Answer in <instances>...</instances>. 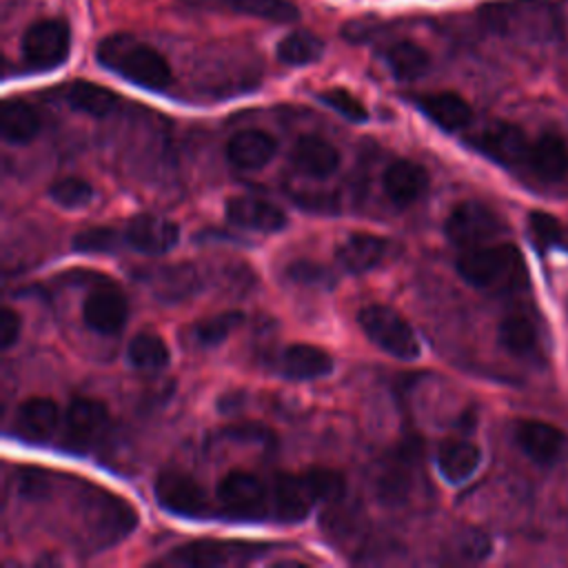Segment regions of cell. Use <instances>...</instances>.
<instances>
[{
	"instance_id": "2",
	"label": "cell",
	"mask_w": 568,
	"mask_h": 568,
	"mask_svg": "<svg viewBox=\"0 0 568 568\" xmlns=\"http://www.w3.org/2000/svg\"><path fill=\"white\" fill-rule=\"evenodd\" d=\"M524 257L515 244L464 248L455 268L475 288H519L526 277Z\"/></svg>"
},
{
	"instance_id": "41",
	"label": "cell",
	"mask_w": 568,
	"mask_h": 568,
	"mask_svg": "<svg viewBox=\"0 0 568 568\" xmlns=\"http://www.w3.org/2000/svg\"><path fill=\"white\" fill-rule=\"evenodd\" d=\"M490 537L481 530H464L455 544H453V552L457 559L462 561H470V564H477V561H484L488 555H490Z\"/></svg>"
},
{
	"instance_id": "23",
	"label": "cell",
	"mask_w": 568,
	"mask_h": 568,
	"mask_svg": "<svg viewBox=\"0 0 568 568\" xmlns=\"http://www.w3.org/2000/svg\"><path fill=\"white\" fill-rule=\"evenodd\" d=\"M386 255V240L371 233L348 235L335 251L339 266L348 273L373 271Z\"/></svg>"
},
{
	"instance_id": "24",
	"label": "cell",
	"mask_w": 568,
	"mask_h": 568,
	"mask_svg": "<svg viewBox=\"0 0 568 568\" xmlns=\"http://www.w3.org/2000/svg\"><path fill=\"white\" fill-rule=\"evenodd\" d=\"M109 422V410L100 399L93 397H75L64 415V426L67 435L73 442L87 444L95 439Z\"/></svg>"
},
{
	"instance_id": "26",
	"label": "cell",
	"mask_w": 568,
	"mask_h": 568,
	"mask_svg": "<svg viewBox=\"0 0 568 568\" xmlns=\"http://www.w3.org/2000/svg\"><path fill=\"white\" fill-rule=\"evenodd\" d=\"M481 453L473 442L448 439L437 450V468L450 484H462L479 468Z\"/></svg>"
},
{
	"instance_id": "8",
	"label": "cell",
	"mask_w": 568,
	"mask_h": 568,
	"mask_svg": "<svg viewBox=\"0 0 568 568\" xmlns=\"http://www.w3.org/2000/svg\"><path fill=\"white\" fill-rule=\"evenodd\" d=\"M473 144L488 155L490 160L506 164V166H515V164H524L528 158V149L530 142L526 138V133L510 124V122H493L486 129H481L475 138Z\"/></svg>"
},
{
	"instance_id": "28",
	"label": "cell",
	"mask_w": 568,
	"mask_h": 568,
	"mask_svg": "<svg viewBox=\"0 0 568 568\" xmlns=\"http://www.w3.org/2000/svg\"><path fill=\"white\" fill-rule=\"evenodd\" d=\"M64 98L71 109L82 111L93 118L109 115L118 104V95L111 89L95 84V82H87V80L71 82L64 91Z\"/></svg>"
},
{
	"instance_id": "13",
	"label": "cell",
	"mask_w": 568,
	"mask_h": 568,
	"mask_svg": "<svg viewBox=\"0 0 568 568\" xmlns=\"http://www.w3.org/2000/svg\"><path fill=\"white\" fill-rule=\"evenodd\" d=\"M248 557V546L242 544H226V541H213V539H200L191 541L186 546L175 548L166 561L175 566H193V568H213V566H226L235 564Z\"/></svg>"
},
{
	"instance_id": "6",
	"label": "cell",
	"mask_w": 568,
	"mask_h": 568,
	"mask_svg": "<svg viewBox=\"0 0 568 568\" xmlns=\"http://www.w3.org/2000/svg\"><path fill=\"white\" fill-rule=\"evenodd\" d=\"M155 497L162 508L184 517H200L209 508V497L204 488L184 473L166 470L155 479Z\"/></svg>"
},
{
	"instance_id": "19",
	"label": "cell",
	"mask_w": 568,
	"mask_h": 568,
	"mask_svg": "<svg viewBox=\"0 0 568 568\" xmlns=\"http://www.w3.org/2000/svg\"><path fill=\"white\" fill-rule=\"evenodd\" d=\"M60 410L49 397H29L16 410V430L29 442H47L58 428Z\"/></svg>"
},
{
	"instance_id": "38",
	"label": "cell",
	"mask_w": 568,
	"mask_h": 568,
	"mask_svg": "<svg viewBox=\"0 0 568 568\" xmlns=\"http://www.w3.org/2000/svg\"><path fill=\"white\" fill-rule=\"evenodd\" d=\"M315 501H337L344 497L346 490V479L342 473L333 470V468H308L306 473H302Z\"/></svg>"
},
{
	"instance_id": "44",
	"label": "cell",
	"mask_w": 568,
	"mask_h": 568,
	"mask_svg": "<svg viewBox=\"0 0 568 568\" xmlns=\"http://www.w3.org/2000/svg\"><path fill=\"white\" fill-rule=\"evenodd\" d=\"M229 437L237 439H248V442H266L271 439V430L262 424H235L224 430Z\"/></svg>"
},
{
	"instance_id": "3",
	"label": "cell",
	"mask_w": 568,
	"mask_h": 568,
	"mask_svg": "<svg viewBox=\"0 0 568 568\" xmlns=\"http://www.w3.org/2000/svg\"><path fill=\"white\" fill-rule=\"evenodd\" d=\"M357 322L366 337L377 344L384 353L397 359H417L419 357V339L413 326L390 306L386 304H368L359 308Z\"/></svg>"
},
{
	"instance_id": "29",
	"label": "cell",
	"mask_w": 568,
	"mask_h": 568,
	"mask_svg": "<svg viewBox=\"0 0 568 568\" xmlns=\"http://www.w3.org/2000/svg\"><path fill=\"white\" fill-rule=\"evenodd\" d=\"M384 60H386L390 73L402 82L422 78L430 67V55L419 44H415L410 40L393 42L384 51Z\"/></svg>"
},
{
	"instance_id": "35",
	"label": "cell",
	"mask_w": 568,
	"mask_h": 568,
	"mask_svg": "<svg viewBox=\"0 0 568 568\" xmlns=\"http://www.w3.org/2000/svg\"><path fill=\"white\" fill-rule=\"evenodd\" d=\"M231 11L268 22H293L300 11L291 0H222Z\"/></svg>"
},
{
	"instance_id": "12",
	"label": "cell",
	"mask_w": 568,
	"mask_h": 568,
	"mask_svg": "<svg viewBox=\"0 0 568 568\" xmlns=\"http://www.w3.org/2000/svg\"><path fill=\"white\" fill-rule=\"evenodd\" d=\"M262 481L246 470H231L217 484V501L231 515H253L264 506Z\"/></svg>"
},
{
	"instance_id": "18",
	"label": "cell",
	"mask_w": 568,
	"mask_h": 568,
	"mask_svg": "<svg viewBox=\"0 0 568 568\" xmlns=\"http://www.w3.org/2000/svg\"><path fill=\"white\" fill-rule=\"evenodd\" d=\"M339 151L320 135H302L291 149L293 166L311 178H328L339 166Z\"/></svg>"
},
{
	"instance_id": "32",
	"label": "cell",
	"mask_w": 568,
	"mask_h": 568,
	"mask_svg": "<svg viewBox=\"0 0 568 568\" xmlns=\"http://www.w3.org/2000/svg\"><path fill=\"white\" fill-rule=\"evenodd\" d=\"M324 53V42L308 31H293L277 44V60L291 67H302L320 60Z\"/></svg>"
},
{
	"instance_id": "43",
	"label": "cell",
	"mask_w": 568,
	"mask_h": 568,
	"mask_svg": "<svg viewBox=\"0 0 568 568\" xmlns=\"http://www.w3.org/2000/svg\"><path fill=\"white\" fill-rule=\"evenodd\" d=\"M20 328H22L20 315L13 308L4 306L0 313V348L2 351H9L18 342Z\"/></svg>"
},
{
	"instance_id": "4",
	"label": "cell",
	"mask_w": 568,
	"mask_h": 568,
	"mask_svg": "<svg viewBox=\"0 0 568 568\" xmlns=\"http://www.w3.org/2000/svg\"><path fill=\"white\" fill-rule=\"evenodd\" d=\"M504 229L506 224L499 213L477 200H466L453 206L444 224L446 237L459 248L481 246L501 235Z\"/></svg>"
},
{
	"instance_id": "39",
	"label": "cell",
	"mask_w": 568,
	"mask_h": 568,
	"mask_svg": "<svg viewBox=\"0 0 568 568\" xmlns=\"http://www.w3.org/2000/svg\"><path fill=\"white\" fill-rule=\"evenodd\" d=\"M71 246L78 253H113L120 246V237L109 226H89L73 235Z\"/></svg>"
},
{
	"instance_id": "14",
	"label": "cell",
	"mask_w": 568,
	"mask_h": 568,
	"mask_svg": "<svg viewBox=\"0 0 568 568\" xmlns=\"http://www.w3.org/2000/svg\"><path fill=\"white\" fill-rule=\"evenodd\" d=\"M428 182V171L413 160H395L386 166L382 178L384 193L395 206H408L417 202L426 193Z\"/></svg>"
},
{
	"instance_id": "22",
	"label": "cell",
	"mask_w": 568,
	"mask_h": 568,
	"mask_svg": "<svg viewBox=\"0 0 568 568\" xmlns=\"http://www.w3.org/2000/svg\"><path fill=\"white\" fill-rule=\"evenodd\" d=\"M417 106L444 131H459L473 120L470 104L453 91H435L419 95Z\"/></svg>"
},
{
	"instance_id": "45",
	"label": "cell",
	"mask_w": 568,
	"mask_h": 568,
	"mask_svg": "<svg viewBox=\"0 0 568 568\" xmlns=\"http://www.w3.org/2000/svg\"><path fill=\"white\" fill-rule=\"evenodd\" d=\"M566 308H568V302H566Z\"/></svg>"
},
{
	"instance_id": "20",
	"label": "cell",
	"mask_w": 568,
	"mask_h": 568,
	"mask_svg": "<svg viewBox=\"0 0 568 568\" xmlns=\"http://www.w3.org/2000/svg\"><path fill=\"white\" fill-rule=\"evenodd\" d=\"M526 164L530 171L546 180L555 182L568 173V144L557 133H541L537 140L530 142Z\"/></svg>"
},
{
	"instance_id": "15",
	"label": "cell",
	"mask_w": 568,
	"mask_h": 568,
	"mask_svg": "<svg viewBox=\"0 0 568 568\" xmlns=\"http://www.w3.org/2000/svg\"><path fill=\"white\" fill-rule=\"evenodd\" d=\"M271 497H273V508H275L277 519L288 521V524H297V521L306 519L308 510L315 504V497H313L304 475H293V473L275 475Z\"/></svg>"
},
{
	"instance_id": "1",
	"label": "cell",
	"mask_w": 568,
	"mask_h": 568,
	"mask_svg": "<svg viewBox=\"0 0 568 568\" xmlns=\"http://www.w3.org/2000/svg\"><path fill=\"white\" fill-rule=\"evenodd\" d=\"M95 55L104 69L151 91H162L173 80L164 55L129 33L106 36L100 40Z\"/></svg>"
},
{
	"instance_id": "40",
	"label": "cell",
	"mask_w": 568,
	"mask_h": 568,
	"mask_svg": "<svg viewBox=\"0 0 568 568\" xmlns=\"http://www.w3.org/2000/svg\"><path fill=\"white\" fill-rule=\"evenodd\" d=\"M320 100L331 106L333 111H337L342 118L351 120V122H366L368 120V111L362 104L359 98H355L351 91L342 89V87H333L320 93Z\"/></svg>"
},
{
	"instance_id": "33",
	"label": "cell",
	"mask_w": 568,
	"mask_h": 568,
	"mask_svg": "<svg viewBox=\"0 0 568 568\" xmlns=\"http://www.w3.org/2000/svg\"><path fill=\"white\" fill-rule=\"evenodd\" d=\"M151 286L162 300H182L197 288V273L189 264H173L164 271H158L151 280Z\"/></svg>"
},
{
	"instance_id": "37",
	"label": "cell",
	"mask_w": 568,
	"mask_h": 568,
	"mask_svg": "<svg viewBox=\"0 0 568 568\" xmlns=\"http://www.w3.org/2000/svg\"><path fill=\"white\" fill-rule=\"evenodd\" d=\"M49 197L62 209H82L93 200V186L78 175H67L49 186Z\"/></svg>"
},
{
	"instance_id": "10",
	"label": "cell",
	"mask_w": 568,
	"mask_h": 568,
	"mask_svg": "<svg viewBox=\"0 0 568 568\" xmlns=\"http://www.w3.org/2000/svg\"><path fill=\"white\" fill-rule=\"evenodd\" d=\"M87 524L102 539H118L135 526V510L115 495L95 493L87 499Z\"/></svg>"
},
{
	"instance_id": "17",
	"label": "cell",
	"mask_w": 568,
	"mask_h": 568,
	"mask_svg": "<svg viewBox=\"0 0 568 568\" xmlns=\"http://www.w3.org/2000/svg\"><path fill=\"white\" fill-rule=\"evenodd\" d=\"M275 153H277L275 138L262 129L237 131L226 144V155L231 164L244 171H255L266 166Z\"/></svg>"
},
{
	"instance_id": "36",
	"label": "cell",
	"mask_w": 568,
	"mask_h": 568,
	"mask_svg": "<svg viewBox=\"0 0 568 568\" xmlns=\"http://www.w3.org/2000/svg\"><path fill=\"white\" fill-rule=\"evenodd\" d=\"M244 322V313L224 311L213 317H204L193 326V339L200 346H217L222 344L240 324Z\"/></svg>"
},
{
	"instance_id": "27",
	"label": "cell",
	"mask_w": 568,
	"mask_h": 568,
	"mask_svg": "<svg viewBox=\"0 0 568 568\" xmlns=\"http://www.w3.org/2000/svg\"><path fill=\"white\" fill-rule=\"evenodd\" d=\"M40 131L38 111L24 100H4L0 113V133L9 144H27Z\"/></svg>"
},
{
	"instance_id": "21",
	"label": "cell",
	"mask_w": 568,
	"mask_h": 568,
	"mask_svg": "<svg viewBox=\"0 0 568 568\" xmlns=\"http://www.w3.org/2000/svg\"><path fill=\"white\" fill-rule=\"evenodd\" d=\"M415 453H419V444L402 446L399 455L386 464V468L377 477V499L386 506H399L406 501L410 490V466L415 462Z\"/></svg>"
},
{
	"instance_id": "16",
	"label": "cell",
	"mask_w": 568,
	"mask_h": 568,
	"mask_svg": "<svg viewBox=\"0 0 568 568\" xmlns=\"http://www.w3.org/2000/svg\"><path fill=\"white\" fill-rule=\"evenodd\" d=\"M515 439L519 448L539 466H550L564 446V433L541 419L519 422L515 426Z\"/></svg>"
},
{
	"instance_id": "25",
	"label": "cell",
	"mask_w": 568,
	"mask_h": 568,
	"mask_svg": "<svg viewBox=\"0 0 568 568\" xmlns=\"http://www.w3.org/2000/svg\"><path fill=\"white\" fill-rule=\"evenodd\" d=\"M333 357L313 344H291L282 353V373L291 379H320L333 373Z\"/></svg>"
},
{
	"instance_id": "7",
	"label": "cell",
	"mask_w": 568,
	"mask_h": 568,
	"mask_svg": "<svg viewBox=\"0 0 568 568\" xmlns=\"http://www.w3.org/2000/svg\"><path fill=\"white\" fill-rule=\"evenodd\" d=\"M180 240V226L155 213H138L126 222L124 242L144 255L169 253Z\"/></svg>"
},
{
	"instance_id": "31",
	"label": "cell",
	"mask_w": 568,
	"mask_h": 568,
	"mask_svg": "<svg viewBox=\"0 0 568 568\" xmlns=\"http://www.w3.org/2000/svg\"><path fill=\"white\" fill-rule=\"evenodd\" d=\"M499 344L513 355H526L537 344V326L524 313H508L497 328Z\"/></svg>"
},
{
	"instance_id": "9",
	"label": "cell",
	"mask_w": 568,
	"mask_h": 568,
	"mask_svg": "<svg viewBox=\"0 0 568 568\" xmlns=\"http://www.w3.org/2000/svg\"><path fill=\"white\" fill-rule=\"evenodd\" d=\"M82 317L84 324L100 333V335H113L122 331L129 317V304L126 297L111 284L93 288L84 304H82Z\"/></svg>"
},
{
	"instance_id": "34",
	"label": "cell",
	"mask_w": 568,
	"mask_h": 568,
	"mask_svg": "<svg viewBox=\"0 0 568 568\" xmlns=\"http://www.w3.org/2000/svg\"><path fill=\"white\" fill-rule=\"evenodd\" d=\"M528 233L537 251H550V248L568 251V229L546 211H532L528 215Z\"/></svg>"
},
{
	"instance_id": "11",
	"label": "cell",
	"mask_w": 568,
	"mask_h": 568,
	"mask_svg": "<svg viewBox=\"0 0 568 568\" xmlns=\"http://www.w3.org/2000/svg\"><path fill=\"white\" fill-rule=\"evenodd\" d=\"M224 213L226 220L240 229L275 233L282 226H286V213L277 204L255 195L231 197L224 206Z\"/></svg>"
},
{
	"instance_id": "5",
	"label": "cell",
	"mask_w": 568,
	"mask_h": 568,
	"mask_svg": "<svg viewBox=\"0 0 568 568\" xmlns=\"http://www.w3.org/2000/svg\"><path fill=\"white\" fill-rule=\"evenodd\" d=\"M71 49V29L60 18L33 22L22 36V58L31 69L47 71L60 67Z\"/></svg>"
},
{
	"instance_id": "42",
	"label": "cell",
	"mask_w": 568,
	"mask_h": 568,
	"mask_svg": "<svg viewBox=\"0 0 568 568\" xmlns=\"http://www.w3.org/2000/svg\"><path fill=\"white\" fill-rule=\"evenodd\" d=\"M288 275L300 282V284H308V286H320V284H328L331 275L322 264L315 262H293L288 266Z\"/></svg>"
},
{
	"instance_id": "30",
	"label": "cell",
	"mask_w": 568,
	"mask_h": 568,
	"mask_svg": "<svg viewBox=\"0 0 568 568\" xmlns=\"http://www.w3.org/2000/svg\"><path fill=\"white\" fill-rule=\"evenodd\" d=\"M126 359L142 373H158L169 366L171 351L166 342L155 333H138L126 346Z\"/></svg>"
}]
</instances>
